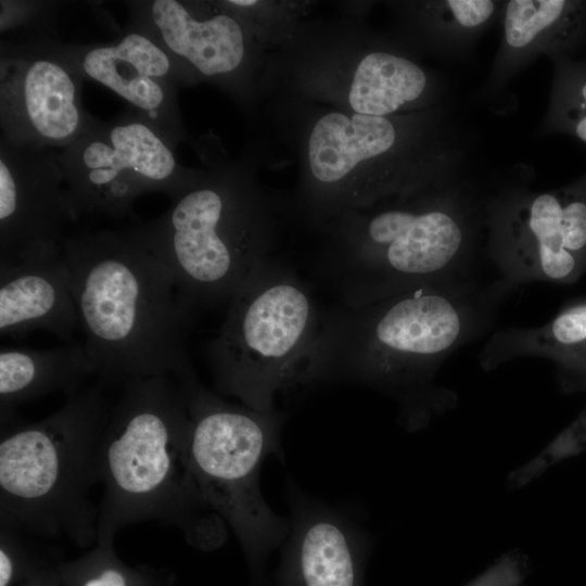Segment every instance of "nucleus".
<instances>
[{"instance_id":"nucleus-1","label":"nucleus","mask_w":586,"mask_h":586,"mask_svg":"<svg viewBox=\"0 0 586 586\" xmlns=\"http://www.w3.org/2000/svg\"><path fill=\"white\" fill-rule=\"evenodd\" d=\"M509 290L500 280L485 285L470 278L320 309L302 385L358 384L418 406L442 364L489 328Z\"/></svg>"},{"instance_id":"nucleus-2","label":"nucleus","mask_w":586,"mask_h":586,"mask_svg":"<svg viewBox=\"0 0 586 586\" xmlns=\"http://www.w3.org/2000/svg\"><path fill=\"white\" fill-rule=\"evenodd\" d=\"M191 428L184 394L173 377L124 385L98 449L99 545H113L124 527L145 521L175 527L196 548L224 544L226 523L205 500L193 471Z\"/></svg>"},{"instance_id":"nucleus-3","label":"nucleus","mask_w":586,"mask_h":586,"mask_svg":"<svg viewBox=\"0 0 586 586\" xmlns=\"http://www.w3.org/2000/svg\"><path fill=\"white\" fill-rule=\"evenodd\" d=\"M84 347L103 384L193 368L186 337L193 314L161 260L131 232L102 230L62 243Z\"/></svg>"},{"instance_id":"nucleus-4","label":"nucleus","mask_w":586,"mask_h":586,"mask_svg":"<svg viewBox=\"0 0 586 586\" xmlns=\"http://www.w3.org/2000/svg\"><path fill=\"white\" fill-rule=\"evenodd\" d=\"M480 208L456 181L342 213L317 265L339 304L360 306L421 285L474 278Z\"/></svg>"},{"instance_id":"nucleus-5","label":"nucleus","mask_w":586,"mask_h":586,"mask_svg":"<svg viewBox=\"0 0 586 586\" xmlns=\"http://www.w3.org/2000/svg\"><path fill=\"white\" fill-rule=\"evenodd\" d=\"M111 408L95 384L67 397L44 419L1 429L0 523L22 533L98 540L90 489Z\"/></svg>"},{"instance_id":"nucleus-6","label":"nucleus","mask_w":586,"mask_h":586,"mask_svg":"<svg viewBox=\"0 0 586 586\" xmlns=\"http://www.w3.org/2000/svg\"><path fill=\"white\" fill-rule=\"evenodd\" d=\"M266 214L240 177L219 171L202 176L165 213L130 230L163 263L194 313L229 303L272 257Z\"/></svg>"},{"instance_id":"nucleus-7","label":"nucleus","mask_w":586,"mask_h":586,"mask_svg":"<svg viewBox=\"0 0 586 586\" xmlns=\"http://www.w3.org/2000/svg\"><path fill=\"white\" fill-rule=\"evenodd\" d=\"M319 319L309 284L295 268L267 259L237 290L218 333L205 344L217 392L273 410L278 392L302 385Z\"/></svg>"},{"instance_id":"nucleus-8","label":"nucleus","mask_w":586,"mask_h":586,"mask_svg":"<svg viewBox=\"0 0 586 586\" xmlns=\"http://www.w3.org/2000/svg\"><path fill=\"white\" fill-rule=\"evenodd\" d=\"M175 380L187 400L191 460L202 494L231 527L259 578L289 533V521L269 507L259 484L263 462L280 450L283 413L227 402L201 383L194 368Z\"/></svg>"},{"instance_id":"nucleus-9","label":"nucleus","mask_w":586,"mask_h":586,"mask_svg":"<svg viewBox=\"0 0 586 586\" xmlns=\"http://www.w3.org/2000/svg\"><path fill=\"white\" fill-rule=\"evenodd\" d=\"M175 149L130 106L111 122L91 116L78 138L58 153L71 220L94 213L125 217L149 192L179 198L202 176L183 167Z\"/></svg>"},{"instance_id":"nucleus-10","label":"nucleus","mask_w":586,"mask_h":586,"mask_svg":"<svg viewBox=\"0 0 586 586\" xmlns=\"http://www.w3.org/2000/svg\"><path fill=\"white\" fill-rule=\"evenodd\" d=\"M486 250L502 282L572 283L586 270V173L548 191L512 188L484 207Z\"/></svg>"},{"instance_id":"nucleus-11","label":"nucleus","mask_w":586,"mask_h":586,"mask_svg":"<svg viewBox=\"0 0 586 586\" xmlns=\"http://www.w3.org/2000/svg\"><path fill=\"white\" fill-rule=\"evenodd\" d=\"M82 80L58 38H1V139L21 146H68L91 118L81 103Z\"/></svg>"},{"instance_id":"nucleus-12","label":"nucleus","mask_w":586,"mask_h":586,"mask_svg":"<svg viewBox=\"0 0 586 586\" xmlns=\"http://www.w3.org/2000/svg\"><path fill=\"white\" fill-rule=\"evenodd\" d=\"M84 79L126 100L175 145L186 139L177 88L193 74L145 34L128 25L111 43L66 44Z\"/></svg>"},{"instance_id":"nucleus-13","label":"nucleus","mask_w":586,"mask_h":586,"mask_svg":"<svg viewBox=\"0 0 586 586\" xmlns=\"http://www.w3.org/2000/svg\"><path fill=\"white\" fill-rule=\"evenodd\" d=\"M62 182L58 152L0 140V260L62 245L71 220Z\"/></svg>"},{"instance_id":"nucleus-14","label":"nucleus","mask_w":586,"mask_h":586,"mask_svg":"<svg viewBox=\"0 0 586 586\" xmlns=\"http://www.w3.org/2000/svg\"><path fill=\"white\" fill-rule=\"evenodd\" d=\"M129 25L181 62L196 78L229 80L247 53L243 25L234 11L180 0L127 1Z\"/></svg>"},{"instance_id":"nucleus-15","label":"nucleus","mask_w":586,"mask_h":586,"mask_svg":"<svg viewBox=\"0 0 586 586\" xmlns=\"http://www.w3.org/2000/svg\"><path fill=\"white\" fill-rule=\"evenodd\" d=\"M277 586H365L366 534L346 514L291 487Z\"/></svg>"},{"instance_id":"nucleus-16","label":"nucleus","mask_w":586,"mask_h":586,"mask_svg":"<svg viewBox=\"0 0 586 586\" xmlns=\"http://www.w3.org/2000/svg\"><path fill=\"white\" fill-rule=\"evenodd\" d=\"M78 324L72 276L61 246L0 260V334L22 339L36 330L71 342Z\"/></svg>"},{"instance_id":"nucleus-17","label":"nucleus","mask_w":586,"mask_h":586,"mask_svg":"<svg viewBox=\"0 0 586 586\" xmlns=\"http://www.w3.org/2000/svg\"><path fill=\"white\" fill-rule=\"evenodd\" d=\"M501 40L486 80L494 94L540 54L571 56L586 41V1L509 0L499 12Z\"/></svg>"},{"instance_id":"nucleus-18","label":"nucleus","mask_w":586,"mask_h":586,"mask_svg":"<svg viewBox=\"0 0 586 586\" xmlns=\"http://www.w3.org/2000/svg\"><path fill=\"white\" fill-rule=\"evenodd\" d=\"M521 357L549 359L564 388L586 390V298L566 305L543 326L494 333L480 361L484 369L492 370Z\"/></svg>"},{"instance_id":"nucleus-19","label":"nucleus","mask_w":586,"mask_h":586,"mask_svg":"<svg viewBox=\"0 0 586 586\" xmlns=\"http://www.w3.org/2000/svg\"><path fill=\"white\" fill-rule=\"evenodd\" d=\"M95 368L84 345L67 344L47 349L0 351L1 429L17 422L15 409L52 393L67 397L78 393Z\"/></svg>"},{"instance_id":"nucleus-20","label":"nucleus","mask_w":586,"mask_h":586,"mask_svg":"<svg viewBox=\"0 0 586 586\" xmlns=\"http://www.w3.org/2000/svg\"><path fill=\"white\" fill-rule=\"evenodd\" d=\"M437 84L416 62L375 50L357 64L348 91L354 113L387 117L412 105L432 103Z\"/></svg>"},{"instance_id":"nucleus-21","label":"nucleus","mask_w":586,"mask_h":586,"mask_svg":"<svg viewBox=\"0 0 586 586\" xmlns=\"http://www.w3.org/2000/svg\"><path fill=\"white\" fill-rule=\"evenodd\" d=\"M502 1L438 0L419 4L429 41L441 53L463 56L499 18Z\"/></svg>"},{"instance_id":"nucleus-22","label":"nucleus","mask_w":586,"mask_h":586,"mask_svg":"<svg viewBox=\"0 0 586 586\" xmlns=\"http://www.w3.org/2000/svg\"><path fill=\"white\" fill-rule=\"evenodd\" d=\"M553 78L542 123L545 133L571 136L586 144V62L552 58Z\"/></svg>"},{"instance_id":"nucleus-23","label":"nucleus","mask_w":586,"mask_h":586,"mask_svg":"<svg viewBox=\"0 0 586 586\" xmlns=\"http://www.w3.org/2000/svg\"><path fill=\"white\" fill-rule=\"evenodd\" d=\"M1 33H15V40L56 38L55 20L60 3L55 1H0Z\"/></svg>"},{"instance_id":"nucleus-24","label":"nucleus","mask_w":586,"mask_h":586,"mask_svg":"<svg viewBox=\"0 0 586 586\" xmlns=\"http://www.w3.org/2000/svg\"><path fill=\"white\" fill-rule=\"evenodd\" d=\"M79 574L77 586H153L139 572H130L115 558L113 545H99L73 568Z\"/></svg>"},{"instance_id":"nucleus-25","label":"nucleus","mask_w":586,"mask_h":586,"mask_svg":"<svg viewBox=\"0 0 586 586\" xmlns=\"http://www.w3.org/2000/svg\"><path fill=\"white\" fill-rule=\"evenodd\" d=\"M586 450V407L535 459L517 471L513 479L523 485L553 463Z\"/></svg>"},{"instance_id":"nucleus-26","label":"nucleus","mask_w":586,"mask_h":586,"mask_svg":"<svg viewBox=\"0 0 586 586\" xmlns=\"http://www.w3.org/2000/svg\"><path fill=\"white\" fill-rule=\"evenodd\" d=\"M519 579L518 563L508 557L486 572L472 586H517Z\"/></svg>"}]
</instances>
